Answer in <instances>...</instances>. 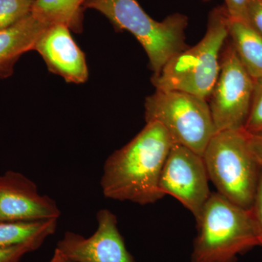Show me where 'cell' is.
<instances>
[{"label": "cell", "instance_id": "cell-1", "mask_svg": "<svg viewBox=\"0 0 262 262\" xmlns=\"http://www.w3.org/2000/svg\"><path fill=\"white\" fill-rule=\"evenodd\" d=\"M174 144L163 125L146 122L143 130L103 165V195L139 205L154 203L165 196L160 189L164 164Z\"/></svg>", "mask_w": 262, "mask_h": 262}, {"label": "cell", "instance_id": "cell-2", "mask_svg": "<svg viewBox=\"0 0 262 262\" xmlns=\"http://www.w3.org/2000/svg\"><path fill=\"white\" fill-rule=\"evenodd\" d=\"M196 221L191 262H237L241 254L262 246L252 208H245L211 193Z\"/></svg>", "mask_w": 262, "mask_h": 262}, {"label": "cell", "instance_id": "cell-3", "mask_svg": "<svg viewBox=\"0 0 262 262\" xmlns=\"http://www.w3.org/2000/svg\"><path fill=\"white\" fill-rule=\"evenodd\" d=\"M229 24L225 5L213 8L203 39L176 55L159 74L152 76L155 89L182 91L208 101L220 74L222 51L229 37Z\"/></svg>", "mask_w": 262, "mask_h": 262}, {"label": "cell", "instance_id": "cell-4", "mask_svg": "<svg viewBox=\"0 0 262 262\" xmlns=\"http://www.w3.org/2000/svg\"><path fill=\"white\" fill-rule=\"evenodd\" d=\"M84 9L99 12L115 29L136 37L149 58L153 75H158L173 56L189 48L186 29L189 19L182 13L158 21L146 13L137 0H88Z\"/></svg>", "mask_w": 262, "mask_h": 262}, {"label": "cell", "instance_id": "cell-5", "mask_svg": "<svg viewBox=\"0 0 262 262\" xmlns=\"http://www.w3.org/2000/svg\"><path fill=\"white\" fill-rule=\"evenodd\" d=\"M203 158L217 192L239 206L252 208L261 166L248 146L246 131L215 133Z\"/></svg>", "mask_w": 262, "mask_h": 262}, {"label": "cell", "instance_id": "cell-6", "mask_svg": "<svg viewBox=\"0 0 262 262\" xmlns=\"http://www.w3.org/2000/svg\"><path fill=\"white\" fill-rule=\"evenodd\" d=\"M146 122L163 125L176 144L203 156L215 133L208 101L177 91H159L145 100Z\"/></svg>", "mask_w": 262, "mask_h": 262}, {"label": "cell", "instance_id": "cell-7", "mask_svg": "<svg viewBox=\"0 0 262 262\" xmlns=\"http://www.w3.org/2000/svg\"><path fill=\"white\" fill-rule=\"evenodd\" d=\"M229 40L222 51L218 79L208 98L215 133L244 128L254 91L255 80Z\"/></svg>", "mask_w": 262, "mask_h": 262}, {"label": "cell", "instance_id": "cell-8", "mask_svg": "<svg viewBox=\"0 0 262 262\" xmlns=\"http://www.w3.org/2000/svg\"><path fill=\"white\" fill-rule=\"evenodd\" d=\"M208 171L202 155L174 143L165 160L160 179V189L182 203L199 218L211 195Z\"/></svg>", "mask_w": 262, "mask_h": 262}, {"label": "cell", "instance_id": "cell-9", "mask_svg": "<svg viewBox=\"0 0 262 262\" xmlns=\"http://www.w3.org/2000/svg\"><path fill=\"white\" fill-rule=\"evenodd\" d=\"M96 220L97 229L91 237L67 232L56 249L74 262H134L117 227L116 215L101 209Z\"/></svg>", "mask_w": 262, "mask_h": 262}, {"label": "cell", "instance_id": "cell-10", "mask_svg": "<svg viewBox=\"0 0 262 262\" xmlns=\"http://www.w3.org/2000/svg\"><path fill=\"white\" fill-rule=\"evenodd\" d=\"M56 202L38 192L35 183L18 172L0 176V222L59 219Z\"/></svg>", "mask_w": 262, "mask_h": 262}, {"label": "cell", "instance_id": "cell-11", "mask_svg": "<svg viewBox=\"0 0 262 262\" xmlns=\"http://www.w3.org/2000/svg\"><path fill=\"white\" fill-rule=\"evenodd\" d=\"M68 27L61 24L48 26L33 51L41 55L50 72L61 76L66 82L82 84L89 78L84 53L74 40Z\"/></svg>", "mask_w": 262, "mask_h": 262}, {"label": "cell", "instance_id": "cell-12", "mask_svg": "<svg viewBox=\"0 0 262 262\" xmlns=\"http://www.w3.org/2000/svg\"><path fill=\"white\" fill-rule=\"evenodd\" d=\"M48 25L29 14L8 28L0 31V78L12 75L15 63L34 44Z\"/></svg>", "mask_w": 262, "mask_h": 262}, {"label": "cell", "instance_id": "cell-13", "mask_svg": "<svg viewBox=\"0 0 262 262\" xmlns=\"http://www.w3.org/2000/svg\"><path fill=\"white\" fill-rule=\"evenodd\" d=\"M58 219L0 222V248L27 246L36 251L55 233Z\"/></svg>", "mask_w": 262, "mask_h": 262}, {"label": "cell", "instance_id": "cell-14", "mask_svg": "<svg viewBox=\"0 0 262 262\" xmlns=\"http://www.w3.org/2000/svg\"><path fill=\"white\" fill-rule=\"evenodd\" d=\"M229 39L254 80L262 78V36L245 20L229 18Z\"/></svg>", "mask_w": 262, "mask_h": 262}, {"label": "cell", "instance_id": "cell-15", "mask_svg": "<svg viewBox=\"0 0 262 262\" xmlns=\"http://www.w3.org/2000/svg\"><path fill=\"white\" fill-rule=\"evenodd\" d=\"M88 0H34L30 14L46 25L61 24L80 33Z\"/></svg>", "mask_w": 262, "mask_h": 262}, {"label": "cell", "instance_id": "cell-16", "mask_svg": "<svg viewBox=\"0 0 262 262\" xmlns=\"http://www.w3.org/2000/svg\"><path fill=\"white\" fill-rule=\"evenodd\" d=\"M32 0H0V31L30 14Z\"/></svg>", "mask_w": 262, "mask_h": 262}, {"label": "cell", "instance_id": "cell-17", "mask_svg": "<svg viewBox=\"0 0 262 262\" xmlns=\"http://www.w3.org/2000/svg\"><path fill=\"white\" fill-rule=\"evenodd\" d=\"M244 129L248 134L262 132V78L255 80L251 108Z\"/></svg>", "mask_w": 262, "mask_h": 262}, {"label": "cell", "instance_id": "cell-18", "mask_svg": "<svg viewBox=\"0 0 262 262\" xmlns=\"http://www.w3.org/2000/svg\"><path fill=\"white\" fill-rule=\"evenodd\" d=\"M246 22L262 36V0H250L246 13Z\"/></svg>", "mask_w": 262, "mask_h": 262}, {"label": "cell", "instance_id": "cell-19", "mask_svg": "<svg viewBox=\"0 0 262 262\" xmlns=\"http://www.w3.org/2000/svg\"><path fill=\"white\" fill-rule=\"evenodd\" d=\"M229 18L246 21V13L250 0H224Z\"/></svg>", "mask_w": 262, "mask_h": 262}, {"label": "cell", "instance_id": "cell-20", "mask_svg": "<svg viewBox=\"0 0 262 262\" xmlns=\"http://www.w3.org/2000/svg\"><path fill=\"white\" fill-rule=\"evenodd\" d=\"M32 251V248L27 246L0 248V262H19L24 255Z\"/></svg>", "mask_w": 262, "mask_h": 262}, {"label": "cell", "instance_id": "cell-21", "mask_svg": "<svg viewBox=\"0 0 262 262\" xmlns=\"http://www.w3.org/2000/svg\"><path fill=\"white\" fill-rule=\"evenodd\" d=\"M247 138L250 150L255 160L262 168V132L257 134L247 133Z\"/></svg>", "mask_w": 262, "mask_h": 262}, {"label": "cell", "instance_id": "cell-22", "mask_svg": "<svg viewBox=\"0 0 262 262\" xmlns=\"http://www.w3.org/2000/svg\"><path fill=\"white\" fill-rule=\"evenodd\" d=\"M253 213L256 217L260 232L262 237V168L260 170L259 178L257 189H256V195H255L254 201L252 206Z\"/></svg>", "mask_w": 262, "mask_h": 262}, {"label": "cell", "instance_id": "cell-23", "mask_svg": "<svg viewBox=\"0 0 262 262\" xmlns=\"http://www.w3.org/2000/svg\"><path fill=\"white\" fill-rule=\"evenodd\" d=\"M50 262H74L70 260V258L65 256L61 252H60L58 249L55 250L54 253L52 256L51 261Z\"/></svg>", "mask_w": 262, "mask_h": 262}, {"label": "cell", "instance_id": "cell-24", "mask_svg": "<svg viewBox=\"0 0 262 262\" xmlns=\"http://www.w3.org/2000/svg\"><path fill=\"white\" fill-rule=\"evenodd\" d=\"M203 1L208 2V1H211V0H203Z\"/></svg>", "mask_w": 262, "mask_h": 262}, {"label": "cell", "instance_id": "cell-25", "mask_svg": "<svg viewBox=\"0 0 262 262\" xmlns=\"http://www.w3.org/2000/svg\"><path fill=\"white\" fill-rule=\"evenodd\" d=\"M32 1H34V0H32Z\"/></svg>", "mask_w": 262, "mask_h": 262}]
</instances>
